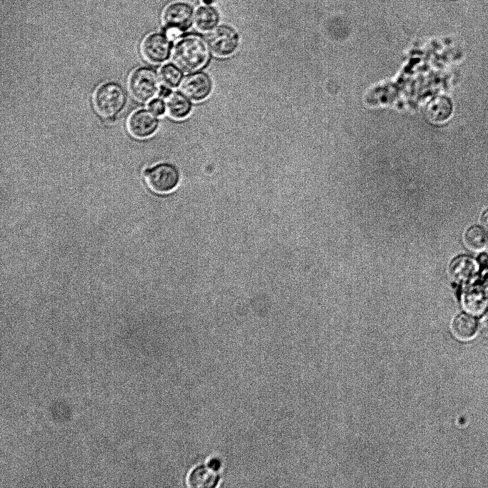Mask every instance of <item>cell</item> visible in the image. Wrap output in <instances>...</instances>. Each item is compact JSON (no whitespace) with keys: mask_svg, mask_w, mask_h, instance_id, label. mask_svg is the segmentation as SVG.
<instances>
[{"mask_svg":"<svg viewBox=\"0 0 488 488\" xmlns=\"http://www.w3.org/2000/svg\"><path fill=\"white\" fill-rule=\"evenodd\" d=\"M207 58L208 50L205 43L196 36H188L179 40L173 51L174 63L186 72L201 68Z\"/></svg>","mask_w":488,"mask_h":488,"instance_id":"obj_1","label":"cell"},{"mask_svg":"<svg viewBox=\"0 0 488 488\" xmlns=\"http://www.w3.org/2000/svg\"><path fill=\"white\" fill-rule=\"evenodd\" d=\"M126 101L124 89L117 83L108 82L100 86L93 98L96 111L101 116L113 119L124 109Z\"/></svg>","mask_w":488,"mask_h":488,"instance_id":"obj_2","label":"cell"},{"mask_svg":"<svg viewBox=\"0 0 488 488\" xmlns=\"http://www.w3.org/2000/svg\"><path fill=\"white\" fill-rule=\"evenodd\" d=\"M129 89L136 100L146 102L159 91V80L151 69L141 67L134 71L129 79Z\"/></svg>","mask_w":488,"mask_h":488,"instance_id":"obj_3","label":"cell"},{"mask_svg":"<svg viewBox=\"0 0 488 488\" xmlns=\"http://www.w3.org/2000/svg\"><path fill=\"white\" fill-rule=\"evenodd\" d=\"M148 186L157 193H168L174 190L179 182L178 169L172 164L161 163L144 171Z\"/></svg>","mask_w":488,"mask_h":488,"instance_id":"obj_4","label":"cell"},{"mask_svg":"<svg viewBox=\"0 0 488 488\" xmlns=\"http://www.w3.org/2000/svg\"><path fill=\"white\" fill-rule=\"evenodd\" d=\"M209 49L216 56L225 57L232 54L238 47L239 38L236 31L226 26L214 29L207 36Z\"/></svg>","mask_w":488,"mask_h":488,"instance_id":"obj_5","label":"cell"},{"mask_svg":"<svg viewBox=\"0 0 488 488\" xmlns=\"http://www.w3.org/2000/svg\"><path fill=\"white\" fill-rule=\"evenodd\" d=\"M158 126L157 116L146 109L134 111L127 121V129L129 134L133 137L140 139L153 135L157 130Z\"/></svg>","mask_w":488,"mask_h":488,"instance_id":"obj_6","label":"cell"},{"mask_svg":"<svg viewBox=\"0 0 488 488\" xmlns=\"http://www.w3.org/2000/svg\"><path fill=\"white\" fill-rule=\"evenodd\" d=\"M171 45L169 39L161 34L146 36L141 44L144 58L152 64H160L169 57Z\"/></svg>","mask_w":488,"mask_h":488,"instance_id":"obj_7","label":"cell"},{"mask_svg":"<svg viewBox=\"0 0 488 488\" xmlns=\"http://www.w3.org/2000/svg\"><path fill=\"white\" fill-rule=\"evenodd\" d=\"M212 89L210 77L204 72L192 73L183 80L181 90L184 94L195 101H199L208 97Z\"/></svg>","mask_w":488,"mask_h":488,"instance_id":"obj_8","label":"cell"},{"mask_svg":"<svg viewBox=\"0 0 488 488\" xmlns=\"http://www.w3.org/2000/svg\"><path fill=\"white\" fill-rule=\"evenodd\" d=\"M193 10L190 5L178 2L169 5L164 11L163 20L170 29H186L191 24Z\"/></svg>","mask_w":488,"mask_h":488,"instance_id":"obj_9","label":"cell"},{"mask_svg":"<svg viewBox=\"0 0 488 488\" xmlns=\"http://www.w3.org/2000/svg\"><path fill=\"white\" fill-rule=\"evenodd\" d=\"M462 303L470 314H482L488 307V287L477 286L467 289L463 294Z\"/></svg>","mask_w":488,"mask_h":488,"instance_id":"obj_10","label":"cell"},{"mask_svg":"<svg viewBox=\"0 0 488 488\" xmlns=\"http://www.w3.org/2000/svg\"><path fill=\"white\" fill-rule=\"evenodd\" d=\"M479 269V263L474 258L462 255L455 258L451 263V276L458 282H467L472 280Z\"/></svg>","mask_w":488,"mask_h":488,"instance_id":"obj_11","label":"cell"},{"mask_svg":"<svg viewBox=\"0 0 488 488\" xmlns=\"http://www.w3.org/2000/svg\"><path fill=\"white\" fill-rule=\"evenodd\" d=\"M220 479L217 471L208 464L194 468L189 475L188 484L191 487H214Z\"/></svg>","mask_w":488,"mask_h":488,"instance_id":"obj_12","label":"cell"},{"mask_svg":"<svg viewBox=\"0 0 488 488\" xmlns=\"http://www.w3.org/2000/svg\"><path fill=\"white\" fill-rule=\"evenodd\" d=\"M187 98L179 92H171L166 96V111L171 118L182 119L189 114L191 104Z\"/></svg>","mask_w":488,"mask_h":488,"instance_id":"obj_13","label":"cell"},{"mask_svg":"<svg viewBox=\"0 0 488 488\" xmlns=\"http://www.w3.org/2000/svg\"><path fill=\"white\" fill-rule=\"evenodd\" d=\"M452 330L458 338L468 339L476 334L477 323L471 314L462 313L457 316L454 319Z\"/></svg>","mask_w":488,"mask_h":488,"instance_id":"obj_14","label":"cell"},{"mask_svg":"<svg viewBox=\"0 0 488 488\" xmlns=\"http://www.w3.org/2000/svg\"><path fill=\"white\" fill-rule=\"evenodd\" d=\"M219 20L218 14L211 7H200L195 14V24L201 31H209L213 29Z\"/></svg>","mask_w":488,"mask_h":488,"instance_id":"obj_15","label":"cell"},{"mask_svg":"<svg viewBox=\"0 0 488 488\" xmlns=\"http://www.w3.org/2000/svg\"><path fill=\"white\" fill-rule=\"evenodd\" d=\"M464 241L469 248L479 250L487 245V234L484 228L479 226H470L464 234Z\"/></svg>","mask_w":488,"mask_h":488,"instance_id":"obj_16","label":"cell"},{"mask_svg":"<svg viewBox=\"0 0 488 488\" xmlns=\"http://www.w3.org/2000/svg\"><path fill=\"white\" fill-rule=\"evenodd\" d=\"M159 76L165 86L174 88L179 84L182 78V74L177 66L167 64L161 67Z\"/></svg>","mask_w":488,"mask_h":488,"instance_id":"obj_17","label":"cell"},{"mask_svg":"<svg viewBox=\"0 0 488 488\" xmlns=\"http://www.w3.org/2000/svg\"><path fill=\"white\" fill-rule=\"evenodd\" d=\"M432 118L436 121H443L449 118L452 112L449 101L444 98L437 99L432 105Z\"/></svg>","mask_w":488,"mask_h":488,"instance_id":"obj_18","label":"cell"},{"mask_svg":"<svg viewBox=\"0 0 488 488\" xmlns=\"http://www.w3.org/2000/svg\"><path fill=\"white\" fill-rule=\"evenodd\" d=\"M149 110L156 116H162L166 110L164 102L161 99H154L149 104Z\"/></svg>","mask_w":488,"mask_h":488,"instance_id":"obj_19","label":"cell"},{"mask_svg":"<svg viewBox=\"0 0 488 488\" xmlns=\"http://www.w3.org/2000/svg\"><path fill=\"white\" fill-rule=\"evenodd\" d=\"M480 326L482 332L488 335V311L481 319Z\"/></svg>","mask_w":488,"mask_h":488,"instance_id":"obj_20","label":"cell"},{"mask_svg":"<svg viewBox=\"0 0 488 488\" xmlns=\"http://www.w3.org/2000/svg\"><path fill=\"white\" fill-rule=\"evenodd\" d=\"M478 259L479 265L484 269H488V255L482 254L479 257Z\"/></svg>","mask_w":488,"mask_h":488,"instance_id":"obj_21","label":"cell"},{"mask_svg":"<svg viewBox=\"0 0 488 488\" xmlns=\"http://www.w3.org/2000/svg\"><path fill=\"white\" fill-rule=\"evenodd\" d=\"M207 464L216 471H218L221 466L220 460L216 458L211 459Z\"/></svg>","mask_w":488,"mask_h":488,"instance_id":"obj_22","label":"cell"},{"mask_svg":"<svg viewBox=\"0 0 488 488\" xmlns=\"http://www.w3.org/2000/svg\"><path fill=\"white\" fill-rule=\"evenodd\" d=\"M481 221L483 226L488 230V209H487L481 217Z\"/></svg>","mask_w":488,"mask_h":488,"instance_id":"obj_23","label":"cell"},{"mask_svg":"<svg viewBox=\"0 0 488 488\" xmlns=\"http://www.w3.org/2000/svg\"><path fill=\"white\" fill-rule=\"evenodd\" d=\"M487 249H488V243H487Z\"/></svg>","mask_w":488,"mask_h":488,"instance_id":"obj_24","label":"cell"}]
</instances>
